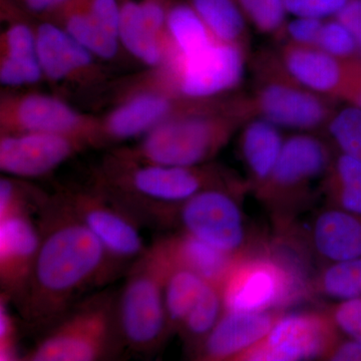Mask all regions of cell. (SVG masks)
I'll return each mask as SVG.
<instances>
[{
    "label": "cell",
    "instance_id": "1",
    "mask_svg": "<svg viewBox=\"0 0 361 361\" xmlns=\"http://www.w3.org/2000/svg\"><path fill=\"white\" fill-rule=\"evenodd\" d=\"M40 243L32 275L14 304L26 329L44 334L85 293L118 277L106 249L73 213L61 192L37 213Z\"/></svg>",
    "mask_w": 361,
    "mask_h": 361
},
{
    "label": "cell",
    "instance_id": "2",
    "mask_svg": "<svg viewBox=\"0 0 361 361\" xmlns=\"http://www.w3.org/2000/svg\"><path fill=\"white\" fill-rule=\"evenodd\" d=\"M92 184L103 191L140 226L172 229L177 207L211 188L247 193L248 182L219 164L182 167L135 160L120 149L104 158L92 174Z\"/></svg>",
    "mask_w": 361,
    "mask_h": 361
},
{
    "label": "cell",
    "instance_id": "3",
    "mask_svg": "<svg viewBox=\"0 0 361 361\" xmlns=\"http://www.w3.org/2000/svg\"><path fill=\"white\" fill-rule=\"evenodd\" d=\"M252 118L248 94H227L208 99L199 108L161 123L135 146L120 149L146 163L182 167L204 165L211 163Z\"/></svg>",
    "mask_w": 361,
    "mask_h": 361
},
{
    "label": "cell",
    "instance_id": "4",
    "mask_svg": "<svg viewBox=\"0 0 361 361\" xmlns=\"http://www.w3.org/2000/svg\"><path fill=\"white\" fill-rule=\"evenodd\" d=\"M256 245L236 261L224 281L225 311L286 310L311 293L304 263L286 239Z\"/></svg>",
    "mask_w": 361,
    "mask_h": 361
},
{
    "label": "cell",
    "instance_id": "5",
    "mask_svg": "<svg viewBox=\"0 0 361 361\" xmlns=\"http://www.w3.org/2000/svg\"><path fill=\"white\" fill-rule=\"evenodd\" d=\"M171 267L167 252L157 238L126 272L115 302L123 353L154 355L169 341L164 286Z\"/></svg>",
    "mask_w": 361,
    "mask_h": 361
},
{
    "label": "cell",
    "instance_id": "6",
    "mask_svg": "<svg viewBox=\"0 0 361 361\" xmlns=\"http://www.w3.org/2000/svg\"><path fill=\"white\" fill-rule=\"evenodd\" d=\"M334 155L336 149L319 133L296 132L285 139L276 166L253 192L269 213L277 235L292 231L315 183L329 173Z\"/></svg>",
    "mask_w": 361,
    "mask_h": 361
},
{
    "label": "cell",
    "instance_id": "7",
    "mask_svg": "<svg viewBox=\"0 0 361 361\" xmlns=\"http://www.w3.org/2000/svg\"><path fill=\"white\" fill-rule=\"evenodd\" d=\"M116 291L99 289L39 336L23 361H97L123 353L116 330Z\"/></svg>",
    "mask_w": 361,
    "mask_h": 361
},
{
    "label": "cell",
    "instance_id": "8",
    "mask_svg": "<svg viewBox=\"0 0 361 361\" xmlns=\"http://www.w3.org/2000/svg\"><path fill=\"white\" fill-rule=\"evenodd\" d=\"M251 68L253 90L248 97L254 118H264L281 129L324 133L338 102L297 82L276 51L256 52Z\"/></svg>",
    "mask_w": 361,
    "mask_h": 361
},
{
    "label": "cell",
    "instance_id": "9",
    "mask_svg": "<svg viewBox=\"0 0 361 361\" xmlns=\"http://www.w3.org/2000/svg\"><path fill=\"white\" fill-rule=\"evenodd\" d=\"M116 97V106L97 116V148L141 139L157 126L195 110L207 101L175 94L159 85L149 73L122 85Z\"/></svg>",
    "mask_w": 361,
    "mask_h": 361
},
{
    "label": "cell",
    "instance_id": "10",
    "mask_svg": "<svg viewBox=\"0 0 361 361\" xmlns=\"http://www.w3.org/2000/svg\"><path fill=\"white\" fill-rule=\"evenodd\" d=\"M249 51L215 39L186 56H174L153 71L157 82L171 92L194 99L227 96L238 89L245 75Z\"/></svg>",
    "mask_w": 361,
    "mask_h": 361
},
{
    "label": "cell",
    "instance_id": "11",
    "mask_svg": "<svg viewBox=\"0 0 361 361\" xmlns=\"http://www.w3.org/2000/svg\"><path fill=\"white\" fill-rule=\"evenodd\" d=\"M244 195L227 188L199 192L177 207L172 229L230 255H243L257 245L252 243L247 231L241 208Z\"/></svg>",
    "mask_w": 361,
    "mask_h": 361
},
{
    "label": "cell",
    "instance_id": "12",
    "mask_svg": "<svg viewBox=\"0 0 361 361\" xmlns=\"http://www.w3.org/2000/svg\"><path fill=\"white\" fill-rule=\"evenodd\" d=\"M73 213L103 244L118 276L146 252L141 226L103 191L90 184L59 188Z\"/></svg>",
    "mask_w": 361,
    "mask_h": 361
},
{
    "label": "cell",
    "instance_id": "13",
    "mask_svg": "<svg viewBox=\"0 0 361 361\" xmlns=\"http://www.w3.org/2000/svg\"><path fill=\"white\" fill-rule=\"evenodd\" d=\"M99 121L42 92H4L0 97V135L47 133L78 137L97 148Z\"/></svg>",
    "mask_w": 361,
    "mask_h": 361
},
{
    "label": "cell",
    "instance_id": "14",
    "mask_svg": "<svg viewBox=\"0 0 361 361\" xmlns=\"http://www.w3.org/2000/svg\"><path fill=\"white\" fill-rule=\"evenodd\" d=\"M343 334L329 308L285 311L270 331L235 361L324 360Z\"/></svg>",
    "mask_w": 361,
    "mask_h": 361
},
{
    "label": "cell",
    "instance_id": "15",
    "mask_svg": "<svg viewBox=\"0 0 361 361\" xmlns=\"http://www.w3.org/2000/svg\"><path fill=\"white\" fill-rule=\"evenodd\" d=\"M35 23L37 54L44 78L54 85L71 87H96L106 80L90 51L51 20L39 18Z\"/></svg>",
    "mask_w": 361,
    "mask_h": 361
},
{
    "label": "cell",
    "instance_id": "16",
    "mask_svg": "<svg viewBox=\"0 0 361 361\" xmlns=\"http://www.w3.org/2000/svg\"><path fill=\"white\" fill-rule=\"evenodd\" d=\"M90 146L71 135L25 133L0 135V170L4 175L35 179L51 174Z\"/></svg>",
    "mask_w": 361,
    "mask_h": 361
},
{
    "label": "cell",
    "instance_id": "17",
    "mask_svg": "<svg viewBox=\"0 0 361 361\" xmlns=\"http://www.w3.org/2000/svg\"><path fill=\"white\" fill-rule=\"evenodd\" d=\"M280 61L297 82L316 94L345 103L361 59L345 61L318 47L283 42L276 49Z\"/></svg>",
    "mask_w": 361,
    "mask_h": 361
},
{
    "label": "cell",
    "instance_id": "18",
    "mask_svg": "<svg viewBox=\"0 0 361 361\" xmlns=\"http://www.w3.org/2000/svg\"><path fill=\"white\" fill-rule=\"evenodd\" d=\"M6 26L0 35V82L6 89L39 84L44 80L32 16L16 0H1Z\"/></svg>",
    "mask_w": 361,
    "mask_h": 361
},
{
    "label": "cell",
    "instance_id": "19",
    "mask_svg": "<svg viewBox=\"0 0 361 361\" xmlns=\"http://www.w3.org/2000/svg\"><path fill=\"white\" fill-rule=\"evenodd\" d=\"M39 243V225L33 216L18 214L0 219V294L13 305L25 290Z\"/></svg>",
    "mask_w": 361,
    "mask_h": 361
},
{
    "label": "cell",
    "instance_id": "20",
    "mask_svg": "<svg viewBox=\"0 0 361 361\" xmlns=\"http://www.w3.org/2000/svg\"><path fill=\"white\" fill-rule=\"evenodd\" d=\"M285 311H224L212 331L190 356L196 360L235 361L260 341Z\"/></svg>",
    "mask_w": 361,
    "mask_h": 361
},
{
    "label": "cell",
    "instance_id": "21",
    "mask_svg": "<svg viewBox=\"0 0 361 361\" xmlns=\"http://www.w3.org/2000/svg\"><path fill=\"white\" fill-rule=\"evenodd\" d=\"M315 253L327 264L361 257V215L327 207L311 230Z\"/></svg>",
    "mask_w": 361,
    "mask_h": 361
},
{
    "label": "cell",
    "instance_id": "22",
    "mask_svg": "<svg viewBox=\"0 0 361 361\" xmlns=\"http://www.w3.org/2000/svg\"><path fill=\"white\" fill-rule=\"evenodd\" d=\"M118 39L123 51L149 70L163 68L174 54L169 35L144 18L140 0H122Z\"/></svg>",
    "mask_w": 361,
    "mask_h": 361
},
{
    "label": "cell",
    "instance_id": "23",
    "mask_svg": "<svg viewBox=\"0 0 361 361\" xmlns=\"http://www.w3.org/2000/svg\"><path fill=\"white\" fill-rule=\"evenodd\" d=\"M285 139L281 128L257 116L249 120L240 130V157L245 166L250 191H255L272 173Z\"/></svg>",
    "mask_w": 361,
    "mask_h": 361
},
{
    "label": "cell",
    "instance_id": "24",
    "mask_svg": "<svg viewBox=\"0 0 361 361\" xmlns=\"http://www.w3.org/2000/svg\"><path fill=\"white\" fill-rule=\"evenodd\" d=\"M160 240L173 265L193 271L208 281H225L242 256L230 255L180 231L164 235Z\"/></svg>",
    "mask_w": 361,
    "mask_h": 361
},
{
    "label": "cell",
    "instance_id": "25",
    "mask_svg": "<svg viewBox=\"0 0 361 361\" xmlns=\"http://www.w3.org/2000/svg\"><path fill=\"white\" fill-rule=\"evenodd\" d=\"M44 18L61 26L101 61H113L123 49L120 39L97 23L85 0H68Z\"/></svg>",
    "mask_w": 361,
    "mask_h": 361
},
{
    "label": "cell",
    "instance_id": "26",
    "mask_svg": "<svg viewBox=\"0 0 361 361\" xmlns=\"http://www.w3.org/2000/svg\"><path fill=\"white\" fill-rule=\"evenodd\" d=\"M216 39L239 45L249 51V21L238 0H186Z\"/></svg>",
    "mask_w": 361,
    "mask_h": 361
},
{
    "label": "cell",
    "instance_id": "27",
    "mask_svg": "<svg viewBox=\"0 0 361 361\" xmlns=\"http://www.w3.org/2000/svg\"><path fill=\"white\" fill-rule=\"evenodd\" d=\"M224 281L205 280L200 294L183 323L178 336L191 355L212 331L225 311Z\"/></svg>",
    "mask_w": 361,
    "mask_h": 361
},
{
    "label": "cell",
    "instance_id": "28",
    "mask_svg": "<svg viewBox=\"0 0 361 361\" xmlns=\"http://www.w3.org/2000/svg\"><path fill=\"white\" fill-rule=\"evenodd\" d=\"M205 280L193 271L172 264L164 286L168 339L179 334Z\"/></svg>",
    "mask_w": 361,
    "mask_h": 361
},
{
    "label": "cell",
    "instance_id": "29",
    "mask_svg": "<svg viewBox=\"0 0 361 361\" xmlns=\"http://www.w3.org/2000/svg\"><path fill=\"white\" fill-rule=\"evenodd\" d=\"M167 30L173 56H189L216 39L186 0H169Z\"/></svg>",
    "mask_w": 361,
    "mask_h": 361
},
{
    "label": "cell",
    "instance_id": "30",
    "mask_svg": "<svg viewBox=\"0 0 361 361\" xmlns=\"http://www.w3.org/2000/svg\"><path fill=\"white\" fill-rule=\"evenodd\" d=\"M311 293L336 301L361 297V257L325 266L312 277Z\"/></svg>",
    "mask_w": 361,
    "mask_h": 361
},
{
    "label": "cell",
    "instance_id": "31",
    "mask_svg": "<svg viewBox=\"0 0 361 361\" xmlns=\"http://www.w3.org/2000/svg\"><path fill=\"white\" fill-rule=\"evenodd\" d=\"M49 196L26 179L4 175L0 179V219L18 214L37 216Z\"/></svg>",
    "mask_w": 361,
    "mask_h": 361
},
{
    "label": "cell",
    "instance_id": "32",
    "mask_svg": "<svg viewBox=\"0 0 361 361\" xmlns=\"http://www.w3.org/2000/svg\"><path fill=\"white\" fill-rule=\"evenodd\" d=\"M324 135L336 151L361 161V108L350 104L338 106Z\"/></svg>",
    "mask_w": 361,
    "mask_h": 361
},
{
    "label": "cell",
    "instance_id": "33",
    "mask_svg": "<svg viewBox=\"0 0 361 361\" xmlns=\"http://www.w3.org/2000/svg\"><path fill=\"white\" fill-rule=\"evenodd\" d=\"M247 20L259 32L280 42L287 23L283 0H238Z\"/></svg>",
    "mask_w": 361,
    "mask_h": 361
},
{
    "label": "cell",
    "instance_id": "34",
    "mask_svg": "<svg viewBox=\"0 0 361 361\" xmlns=\"http://www.w3.org/2000/svg\"><path fill=\"white\" fill-rule=\"evenodd\" d=\"M316 47L345 61L361 59V49L355 35L336 18L324 20Z\"/></svg>",
    "mask_w": 361,
    "mask_h": 361
},
{
    "label": "cell",
    "instance_id": "35",
    "mask_svg": "<svg viewBox=\"0 0 361 361\" xmlns=\"http://www.w3.org/2000/svg\"><path fill=\"white\" fill-rule=\"evenodd\" d=\"M11 300L0 294V360H21L18 351V327L9 311Z\"/></svg>",
    "mask_w": 361,
    "mask_h": 361
},
{
    "label": "cell",
    "instance_id": "36",
    "mask_svg": "<svg viewBox=\"0 0 361 361\" xmlns=\"http://www.w3.org/2000/svg\"><path fill=\"white\" fill-rule=\"evenodd\" d=\"M349 0H283L287 13L294 18L320 20L336 18Z\"/></svg>",
    "mask_w": 361,
    "mask_h": 361
},
{
    "label": "cell",
    "instance_id": "37",
    "mask_svg": "<svg viewBox=\"0 0 361 361\" xmlns=\"http://www.w3.org/2000/svg\"><path fill=\"white\" fill-rule=\"evenodd\" d=\"M324 20L313 18H294L287 21L279 42L316 47Z\"/></svg>",
    "mask_w": 361,
    "mask_h": 361
},
{
    "label": "cell",
    "instance_id": "38",
    "mask_svg": "<svg viewBox=\"0 0 361 361\" xmlns=\"http://www.w3.org/2000/svg\"><path fill=\"white\" fill-rule=\"evenodd\" d=\"M322 189L329 206L361 215V190L345 186L326 177L322 180Z\"/></svg>",
    "mask_w": 361,
    "mask_h": 361
},
{
    "label": "cell",
    "instance_id": "39",
    "mask_svg": "<svg viewBox=\"0 0 361 361\" xmlns=\"http://www.w3.org/2000/svg\"><path fill=\"white\" fill-rule=\"evenodd\" d=\"M329 310L344 334L361 341V297L337 301Z\"/></svg>",
    "mask_w": 361,
    "mask_h": 361
},
{
    "label": "cell",
    "instance_id": "40",
    "mask_svg": "<svg viewBox=\"0 0 361 361\" xmlns=\"http://www.w3.org/2000/svg\"><path fill=\"white\" fill-rule=\"evenodd\" d=\"M326 178L361 190V161L336 151Z\"/></svg>",
    "mask_w": 361,
    "mask_h": 361
},
{
    "label": "cell",
    "instance_id": "41",
    "mask_svg": "<svg viewBox=\"0 0 361 361\" xmlns=\"http://www.w3.org/2000/svg\"><path fill=\"white\" fill-rule=\"evenodd\" d=\"M327 361H361V341L343 334L325 356Z\"/></svg>",
    "mask_w": 361,
    "mask_h": 361
},
{
    "label": "cell",
    "instance_id": "42",
    "mask_svg": "<svg viewBox=\"0 0 361 361\" xmlns=\"http://www.w3.org/2000/svg\"><path fill=\"white\" fill-rule=\"evenodd\" d=\"M336 18L348 26L361 49V0H349Z\"/></svg>",
    "mask_w": 361,
    "mask_h": 361
},
{
    "label": "cell",
    "instance_id": "43",
    "mask_svg": "<svg viewBox=\"0 0 361 361\" xmlns=\"http://www.w3.org/2000/svg\"><path fill=\"white\" fill-rule=\"evenodd\" d=\"M68 1V0H16V4L25 13L39 18L49 16Z\"/></svg>",
    "mask_w": 361,
    "mask_h": 361
},
{
    "label": "cell",
    "instance_id": "44",
    "mask_svg": "<svg viewBox=\"0 0 361 361\" xmlns=\"http://www.w3.org/2000/svg\"><path fill=\"white\" fill-rule=\"evenodd\" d=\"M345 104H355V106L361 108V61L357 75H356L355 82H353Z\"/></svg>",
    "mask_w": 361,
    "mask_h": 361
}]
</instances>
